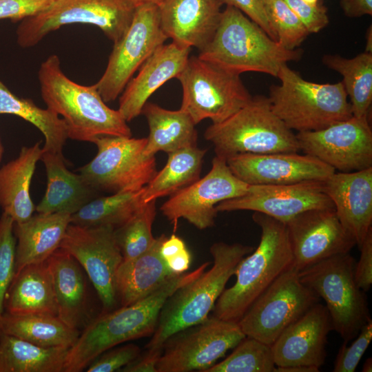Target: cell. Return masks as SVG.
<instances>
[{
    "label": "cell",
    "mask_w": 372,
    "mask_h": 372,
    "mask_svg": "<svg viewBox=\"0 0 372 372\" xmlns=\"http://www.w3.org/2000/svg\"><path fill=\"white\" fill-rule=\"evenodd\" d=\"M297 16L309 34L316 33L329 22L327 8L321 3L311 6L302 0H284Z\"/></svg>",
    "instance_id": "bcb514c9"
},
{
    "label": "cell",
    "mask_w": 372,
    "mask_h": 372,
    "mask_svg": "<svg viewBox=\"0 0 372 372\" xmlns=\"http://www.w3.org/2000/svg\"><path fill=\"white\" fill-rule=\"evenodd\" d=\"M355 260L338 254L298 272L300 281L324 300L333 331L349 342L371 319L366 292L354 278Z\"/></svg>",
    "instance_id": "ba28073f"
},
{
    "label": "cell",
    "mask_w": 372,
    "mask_h": 372,
    "mask_svg": "<svg viewBox=\"0 0 372 372\" xmlns=\"http://www.w3.org/2000/svg\"><path fill=\"white\" fill-rule=\"evenodd\" d=\"M300 150L338 172L372 167V130L369 119L351 116L316 131L296 134Z\"/></svg>",
    "instance_id": "e0dca14e"
},
{
    "label": "cell",
    "mask_w": 372,
    "mask_h": 372,
    "mask_svg": "<svg viewBox=\"0 0 372 372\" xmlns=\"http://www.w3.org/2000/svg\"><path fill=\"white\" fill-rule=\"evenodd\" d=\"M323 63L342 77L353 116L369 119L372 103V53L363 52L347 59L338 54H326Z\"/></svg>",
    "instance_id": "d590c367"
},
{
    "label": "cell",
    "mask_w": 372,
    "mask_h": 372,
    "mask_svg": "<svg viewBox=\"0 0 372 372\" xmlns=\"http://www.w3.org/2000/svg\"><path fill=\"white\" fill-rule=\"evenodd\" d=\"M70 218L68 214L37 213L23 223H14L15 273L28 265L45 262L59 247Z\"/></svg>",
    "instance_id": "83f0119b"
},
{
    "label": "cell",
    "mask_w": 372,
    "mask_h": 372,
    "mask_svg": "<svg viewBox=\"0 0 372 372\" xmlns=\"http://www.w3.org/2000/svg\"><path fill=\"white\" fill-rule=\"evenodd\" d=\"M277 41L287 50H295L309 34L284 0H260Z\"/></svg>",
    "instance_id": "ab89813d"
},
{
    "label": "cell",
    "mask_w": 372,
    "mask_h": 372,
    "mask_svg": "<svg viewBox=\"0 0 372 372\" xmlns=\"http://www.w3.org/2000/svg\"><path fill=\"white\" fill-rule=\"evenodd\" d=\"M14 225L12 218L3 212L0 217V320L6 294L15 275L17 245Z\"/></svg>",
    "instance_id": "60d3db41"
},
{
    "label": "cell",
    "mask_w": 372,
    "mask_h": 372,
    "mask_svg": "<svg viewBox=\"0 0 372 372\" xmlns=\"http://www.w3.org/2000/svg\"><path fill=\"white\" fill-rule=\"evenodd\" d=\"M245 337L238 322L209 316L165 340L157 372H205Z\"/></svg>",
    "instance_id": "4fadbf2b"
},
{
    "label": "cell",
    "mask_w": 372,
    "mask_h": 372,
    "mask_svg": "<svg viewBox=\"0 0 372 372\" xmlns=\"http://www.w3.org/2000/svg\"><path fill=\"white\" fill-rule=\"evenodd\" d=\"M227 6L236 8L251 20L260 26L274 41L277 37L269 25L264 8L260 0H223Z\"/></svg>",
    "instance_id": "c3c4849f"
},
{
    "label": "cell",
    "mask_w": 372,
    "mask_h": 372,
    "mask_svg": "<svg viewBox=\"0 0 372 372\" xmlns=\"http://www.w3.org/2000/svg\"><path fill=\"white\" fill-rule=\"evenodd\" d=\"M362 371L363 372L372 371V358H369L365 360L362 366Z\"/></svg>",
    "instance_id": "f5cc1de1"
},
{
    "label": "cell",
    "mask_w": 372,
    "mask_h": 372,
    "mask_svg": "<svg viewBox=\"0 0 372 372\" xmlns=\"http://www.w3.org/2000/svg\"><path fill=\"white\" fill-rule=\"evenodd\" d=\"M156 216V200L143 204L124 224L114 229V236L123 260L146 251L155 238L152 233Z\"/></svg>",
    "instance_id": "74e56055"
},
{
    "label": "cell",
    "mask_w": 372,
    "mask_h": 372,
    "mask_svg": "<svg viewBox=\"0 0 372 372\" xmlns=\"http://www.w3.org/2000/svg\"><path fill=\"white\" fill-rule=\"evenodd\" d=\"M12 335L43 347L70 349L80 333L58 316L47 314L13 315L3 312L0 334Z\"/></svg>",
    "instance_id": "1f68e13d"
},
{
    "label": "cell",
    "mask_w": 372,
    "mask_h": 372,
    "mask_svg": "<svg viewBox=\"0 0 372 372\" xmlns=\"http://www.w3.org/2000/svg\"><path fill=\"white\" fill-rule=\"evenodd\" d=\"M162 349H146L134 360L123 366V372H157V364L162 354Z\"/></svg>",
    "instance_id": "681fc988"
},
{
    "label": "cell",
    "mask_w": 372,
    "mask_h": 372,
    "mask_svg": "<svg viewBox=\"0 0 372 372\" xmlns=\"http://www.w3.org/2000/svg\"><path fill=\"white\" fill-rule=\"evenodd\" d=\"M211 264L175 274L145 298L127 306L102 313L80 333L66 355L63 372H80L105 351L123 342L152 335L167 299L178 288L194 280Z\"/></svg>",
    "instance_id": "6da1fadb"
},
{
    "label": "cell",
    "mask_w": 372,
    "mask_h": 372,
    "mask_svg": "<svg viewBox=\"0 0 372 372\" xmlns=\"http://www.w3.org/2000/svg\"><path fill=\"white\" fill-rule=\"evenodd\" d=\"M253 220L260 227L256 249L239 262L234 285L217 300L213 316L238 322L252 303L293 265V254L286 224L259 212Z\"/></svg>",
    "instance_id": "3957f363"
},
{
    "label": "cell",
    "mask_w": 372,
    "mask_h": 372,
    "mask_svg": "<svg viewBox=\"0 0 372 372\" xmlns=\"http://www.w3.org/2000/svg\"><path fill=\"white\" fill-rule=\"evenodd\" d=\"M147 121L149 134L143 152L155 156L160 151L167 154L197 146L195 123L185 111L169 110L157 104L146 103L141 111Z\"/></svg>",
    "instance_id": "4dcf8cb0"
},
{
    "label": "cell",
    "mask_w": 372,
    "mask_h": 372,
    "mask_svg": "<svg viewBox=\"0 0 372 372\" xmlns=\"http://www.w3.org/2000/svg\"><path fill=\"white\" fill-rule=\"evenodd\" d=\"M285 224L293 258L292 266L298 272L331 256L350 253L356 245L335 209L307 210Z\"/></svg>",
    "instance_id": "ac0fdd59"
},
{
    "label": "cell",
    "mask_w": 372,
    "mask_h": 372,
    "mask_svg": "<svg viewBox=\"0 0 372 372\" xmlns=\"http://www.w3.org/2000/svg\"><path fill=\"white\" fill-rule=\"evenodd\" d=\"M141 353L134 344L112 347L94 360L87 367V372H113L120 371Z\"/></svg>",
    "instance_id": "7bdbcfd3"
},
{
    "label": "cell",
    "mask_w": 372,
    "mask_h": 372,
    "mask_svg": "<svg viewBox=\"0 0 372 372\" xmlns=\"http://www.w3.org/2000/svg\"><path fill=\"white\" fill-rule=\"evenodd\" d=\"M140 3L136 0H54L45 11L20 23L17 41L23 48H32L61 27L80 23L98 27L115 43L130 27Z\"/></svg>",
    "instance_id": "9c48e42d"
},
{
    "label": "cell",
    "mask_w": 372,
    "mask_h": 372,
    "mask_svg": "<svg viewBox=\"0 0 372 372\" xmlns=\"http://www.w3.org/2000/svg\"><path fill=\"white\" fill-rule=\"evenodd\" d=\"M206 151L193 146L168 154L165 167L144 187V203L172 196L198 180Z\"/></svg>",
    "instance_id": "836d02e7"
},
{
    "label": "cell",
    "mask_w": 372,
    "mask_h": 372,
    "mask_svg": "<svg viewBox=\"0 0 372 372\" xmlns=\"http://www.w3.org/2000/svg\"><path fill=\"white\" fill-rule=\"evenodd\" d=\"M291 266L252 303L238 322L246 336L271 345L291 323L320 302Z\"/></svg>",
    "instance_id": "7c38bea8"
},
{
    "label": "cell",
    "mask_w": 372,
    "mask_h": 372,
    "mask_svg": "<svg viewBox=\"0 0 372 372\" xmlns=\"http://www.w3.org/2000/svg\"><path fill=\"white\" fill-rule=\"evenodd\" d=\"M366 45L365 52L372 53V30L371 25L369 28L366 32Z\"/></svg>",
    "instance_id": "816d5d0a"
},
{
    "label": "cell",
    "mask_w": 372,
    "mask_h": 372,
    "mask_svg": "<svg viewBox=\"0 0 372 372\" xmlns=\"http://www.w3.org/2000/svg\"><path fill=\"white\" fill-rule=\"evenodd\" d=\"M270 345L246 336L225 359L205 372H276Z\"/></svg>",
    "instance_id": "f35d334b"
},
{
    "label": "cell",
    "mask_w": 372,
    "mask_h": 372,
    "mask_svg": "<svg viewBox=\"0 0 372 372\" xmlns=\"http://www.w3.org/2000/svg\"><path fill=\"white\" fill-rule=\"evenodd\" d=\"M190 48L174 42L163 44L143 63L120 95L118 112L127 121L141 114L150 96L171 79L176 78L189 57Z\"/></svg>",
    "instance_id": "cb8c5ba5"
},
{
    "label": "cell",
    "mask_w": 372,
    "mask_h": 372,
    "mask_svg": "<svg viewBox=\"0 0 372 372\" xmlns=\"http://www.w3.org/2000/svg\"><path fill=\"white\" fill-rule=\"evenodd\" d=\"M167 39L158 6L141 3L125 33L114 43L105 70L95 83L103 100L106 103L115 101L134 74Z\"/></svg>",
    "instance_id": "5bb4252c"
},
{
    "label": "cell",
    "mask_w": 372,
    "mask_h": 372,
    "mask_svg": "<svg viewBox=\"0 0 372 372\" xmlns=\"http://www.w3.org/2000/svg\"><path fill=\"white\" fill-rule=\"evenodd\" d=\"M359 250L360 256L355 264L354 278L358 287L366 293L372 284V231L368 234Z\"/></svg>",
    "instance_id": "7dc6e473"
},
{
    "label": "cell",
    "mask_w": 372,
    "mask_h": 372,
    "mask_svg": "<svg viewBox=\"0 0 372 372\" xmlns=\"http://www.w3.org/2000/svg\"><path fill=\"white\" fill-rule=\"evenodd\" d=\"M331 331L328 311L325 305L317 302L288 326L271 345L276 369L308 366L320 370L327 358L326 346Z\"/></svg>",
    "instance_id": "44dd1931"
},
{
    "label": "cell",
    "mask_w": 372,
    "mask_h": 372,
    "mask_svg": "<svg viewBox=\"0 0 372 372\" xmlns=\"http://www.w3.org/2000/svg\"><path fill=\"white\" fill-rule=\"evenodd\" d=\"M38 79L42 99L64 121L68 138L94 143L101 136H132L127 122L107 105L96 84L83 85L69 79L56 54L41 63Z\"/></svg>",
    "instance_id": "7a4b0ae2"
},
{
    "label": "cell",
    "mask_w": 372,
    "mask_h": 372,
    "mask_svg": "<svg viewBox=\"0 0 372 372\" xmlns=\"http://www.w3.org/2000/svg\"><path fill=\"white\" fill-rule=\"evenodd\" d=\"M136 1H138L139 3H144V2L153 3L158 6L163 0H136Z\"/></svg>",
    "instance_id": "db71d44e"
},
{
    "label": "cell",
    "mask_w": 372,
    "mask_h": 372,
    "mask_svg": "<svg viewBox=\"0 0 372 372\" xmlns=\"http://www.w3.org/2000/svg\"><path fill=\"white\" fill-rule=\"evenodd\" d=\"M69 349L43 347L0 334V372H63Z\"/></svg>",
    "instance_id": "d6a6232c"
},
{
    "label": "cell",
    "mask_w": 372,
    "mask_h": 372,
    "mask_svg": "<svg viewBox=\"0 0 372 372\" xmlns=\"http://www.w3.org/2000/svg\"><path fill=\"white\" fill-rule=\"evenodd\" d=\"M37 142L23 147L18 156L0 168V206L14 223L28 220L36 211L30 196V185L43 147Z\"/></svg>",
    "instance_id": "f1b7e54d"
},
{
    "label": "cell",
    "mask_w": 372,
    "mask_h": 372,
    "mask_svg": "<svg viewBox=\"0 0 372 372\" xmlns=\"http://www.w3.org/2000/svg\"><path fill=\"white\" fill-rule=\"evenodd\" d=\"M231 172L248 185H288L324 181L335 169L315 157L298 152L239 154L227 159Z\"/></svg>",
    "instance_id": "ffe728a7"
},
{
    "label": "cell",
    "mask_w": 372,
    "mask_h": 372,
    "mask_svg": "<svg viewBox=\"0 0 372 372\" xmlns=\"http://www.w3.org/2000/svg\"><path fill=\"white\" fill-rule=\"evenodd\" d=\"M249 187L231 172L225 159L216 156L211 170L203 178L172 195L161 210L174 227L183 218L196 228L205 229L215 225L216 205L245 194Z\"/></svg>",
    "instance_id": "9a60e30c"
},
{
    "label": "cell",
    "mask_w": 372,
    "mask_h": 372,
    "mask_svg": "<svg viewBox=\"0 0 372 372\" xmlns=\"http://www.w3.org/2000/svg\"><path fill=\"white\" fill-rule=\"evenodd\" d=\"M47 187L36 207L41 214L64 213L72 215L96 197V190L84 180L81 174L70 172L63 154L42 152Z\"/></svg>",
    "instance_id": "d4e9b609"
},
{
    "label": "cell",
    "mask_w": 372,
    "mask_h": 372,
    "mask_svg": "<svg viewBox=\"0 0 372 372\" xmlns=\"http://www.w3.org/2000/svg\"><path fill=\"white\" fill-rule=\"evenodd\" d=\"M223 5V0H163L158 5L162 30L172 42L200 51L211 40Z\"/></svg>",
    "instance_id": "603a6c76"
},
{
    "label": "cell",
    "mask_w": 372,
    "mask_h": 372,
    "mask_svg": "<svg viewBox=\"0 0 372 372\" xmlns=\"http://www.w3.org/2000/svg\"><path fill=\"white\" fill-rule=\"evenodd\" d=\"M3 154V147L1 138H0V162L2 159Z\"/></svg>",
    "instance_id": "9f6ffc18"
},
{
    "label": "cell",
    "mask_w": 372,
    "mask_h": 372,
    "mask_svg": "<svg viewBox=\"0 0 372 372\" xmlns=\"http://www.w3.org/2000/svg\"><path fill=\"white\" fill-rule=\"evenodd\" d=\"M4 308L13 315L57 316L58 308L47 262L30 264L14 277L5 296Z\"/></svg>",
    "instance_id": "f546056e"
},
{
    "label": "cell",
    "mask_w": 372,
    "mask_h": 372,
    "mask_svg": "<svg viewBox=\"0 0 372 372\" xmlns=\"http://www.w3.org/2000/svg\"><path fill=\"white\" fill-rule=\"evenodd\" d=\"M59 247L72 255L86 271L101 300L103 313L112 311L117 302L116 273L123 260L114 228L70 223Z\"/></svg>",
    "instance_id": "2e32d148"
},
{
    "label": "cell",
    "mask_w": 372,
    "mask_h": 372,
    "mask_svg": "<svg viewBox=\"0 0 372 372\" xmlns=\"http://www.w3.org/2000/svg\"><path fill=\"white\" fill-rule=\"evenodd\" d=\"M254 249L251 246L237 242L214 243L210 247L211 267L167 299L145 348L162 349L165 340L174 333L206 320L239 262Z\"/></svg>",
    "instance_id": "5b68a950"
},
{
    "label": "cell",
    "mask_w": 372,
    "mask_h": 372,
    "mask_svg": "<svg viewBox=\"0 0 372 372\" xmlns=\"http://www.w3.org/2000/svg\"><path fill=\"white\" fill-rule=\"evenodd\" d=\"M270 87L268 97L275 114L291 130L316 131L353 116L342 81L318 83L304 79L287 63Z\"/></svg>",
    "instance_id": "8992f818"
},
{
    "label": "cell",
    "mask_w": 372,
    "mask_h": 372,
    "mask_svg": "<svg viewBox=\"0 0 372 372\" xmlns=\"http://www.w3.org/2000/svg\"><path fill=\"white\" fill-rule=\"evenodd\" d=\"M183 89L180 108L197 125L209 118L220 123L252 98L240 75L228 72L198 56H189L177 76Z\"/></svg>",
    "instance_id": "30bf717a"
},
{
    "label": "cell",
    "mask_w": 372,
    "mask_h": 372,
    "mask_svg": "<svg viewBox=\"0 0 372 372\" xmlns=\"http://www.w3.org/2000/svg\"><path fill=\"white\" fill-rule=\"evenodd\" d=\"M165 238V234L155 238L146 251L132 259L123 260L115 277L116 298L121 307L145 298L175 275L161 254Z\"/></svg>",
    "instance_id": "484cf974"
},
{
    "label": "cell",
    "mask_w": 372,
    "mask_h": 372,
    "mask_svg": "<svg viewBox=\"0 0 372 372\" xmlns=\"http://www.w3.org/2000/svg\"><path fill=\"white\" fill-rule=\"evenodd\" d=\"M205 138L216 156L227 161L239 154L298 152L296 134L273 112L268 97L256 96L225 121L211 124Z\"/></svg>",
    "instance_id": "52a82bcc"
},
{
    "label": "cell",
    "mask_w": 372,
    "mask_h": 372,
    "mask_svg": "<svg viewBox=\"0 0 372 372\" xmlns=\"http://www.w3.org/2000/svg\"><path fill=\"white\" fill-rule=\"evenodd\" d=\"M304 3L311 5L316 6L318 3L319 0H302Z\"/></svg>",
    "instance_id": "11a10c76"
},
{
    "label": "cell",
    "mask_w": 372,
    "mask_h": 372,
    "mask_svg": "<svg viewBox=\"0 0 372 372\" xmlns=\"http://www.w3.org/2000/svg\"><path fill=\"white\" fill-rule=\"evenodd\" d=\"M147 138L106 136L96 138L94 158L79 174L96 191L112 193L136 191L157 172L155 156L144 154Z\"/></svg>",
    "instance_id": "8fae6325"
},
{
    "label": "cell",
    "mask_w": 372,
    "mask_h": 372,
    "mask_svg": "<svg viewBox=\"0 0 372 372\" xmlns=\"http://www.w3.org/2000/svg\"><path fill=\"white\" fill-rule=\"evenodd\" d=\"M17 116L35 126L43 135V151L63 154L68 138L64 121L48 108L37 106L32 99L13 94L0 79V114Z\"/></svg>",
    "instance_id": "e575fe53"
},
{
    "label": "cell",
    "mask_w": 372,
    "mask_h": 372,
    "mask_svg": "<svg viewBox=\"0 0 372 372\" xmlns=\"http://www.w3.org/2000/svg\"><path fill=\"white\" fill-rule=\"evenodd\" d=\"M323 183L312 180L288 185H249L245 194L222 201L216 209L218 212L253 211L287 223L307 210L334 209Z\"/></svg>",
    "instance_id": "d6986e66"
},
{
    "label": "cell",
    "mask_w": 372,
    "mask_h": 372,
    "mask_svg": "<svg viewBox=\"0 0 372 372\" xmlns=\"http://www.w3.org/2000/svg\"><path fill=\"white\" fill-rule=\"evenodd\" d=\"M161 254L174 274L186 272L192 263V254L182 238L175 234L166 236L161 247Z\"/></svg>",
    "instance_id": "ee69618b"
},
{
    "label": "cell",
    "mask_w": 372,
    "mask_h": 372,
    "mask_svg": "<svg viewBox=\"0 0 372 372\" xmlns=\"http://www.w3.org/2000/svg\"><path fill=\"white\" fill-rule=\"evenodd\" d=\"M144 187L136 191L96 197L71 215L70 223L84 227L111 226L115 229L127 222L144 204Z\"/></svg>",
    "instance_id": "8d00e7d4"
},
{
    "label": "cell",
    "mask_w": 372,
    "mask_h": 372,
    "mask_svg": "<svg viewBox=\"0 0 372 372\" xmlns=\"http://www.w3.org/2000/svg\"><path fill=\"white\" fill-rule=\"evenodd\" d=\"M340 7L349 17L372 14V0H340Z\"/></svg>",
    "instance_id": "f907efd6"
},
{
    "label": "cell",
    "mask_w": 372,
    "mask_h": 372,
    "mask_svg": "<svg viewBox=\"0 0 372 372\" xmlns=\"http://www.w3.org/2000/svg\"><path fill=\"white\" fill-rule=\"evenodd\" d=\"M199 52L200 59L238 75L256 72L276 77L282 65L298 61L302 54L285 48L240 10L227 5L211 40Z\"/></svg>",
    "instance_id": "277c9868"
},
{
    "label": "cell",
    "mask_w": 372,
    "mask_h": 372,
    "mask_svg": "<svg viewBox=\"0 0 372 372\" xmlns=\"http://www.w3.org/2000/svg\"><path fill=\"white\" fill-rule=\"evenodd\" d=\"M372 339V320L360 329L351 344L343 341L336 355L333 372H354Z\"/></svg>",
    "instance_id": "b9f144b4"
},
{
    "label": "cell",
    "mask_w": 372,
    "mask_h": 372,
    "mask_svg": "<svg viewBox=\"0 0 372 372\" xmlns=\"http://www.w3.org/2000/svg\"><path fill=\"white\" fill-rule=\"evenodd\" d=\"M54 0H0V20L16 22L45 11Z\"/></svg>",
    "instance_id": "f6af8a7d"
},
{
    "label": "cell",
    "mask_w": 372,
    "mask_h": 372,
    "mask_svg": "<svg viewBox=\"0 0 372 372\" xmlns=\"http://www.w3.org/2000/svg\"><path fill=\"white\" fill-rule=\"evenodd\" d=\"M46 262L52 280L57 316L70 327L79 329L88 316L86 282L81 266L60 247Z\"/></svg>",
    "instance_id": "4316f807"
},
{
    "label": "cell",
    "mask_w": 372,
    "mask_h": 372,
    "mask_svg": "<svg viewBox=\"0 0 372 372\" xmlns=\"http://www.w3.org/2000/svg\"><path fill=\"white\" fill-rule=\"evenodd\" d=\"M323 185L339 220L360 249L372 231V167L352 172H335Z\"/></svg>",
    "instance_id": "7402d4cb"
}]
</instances>
